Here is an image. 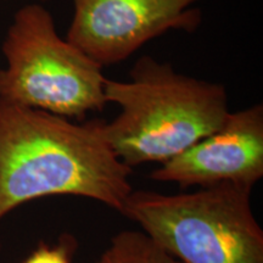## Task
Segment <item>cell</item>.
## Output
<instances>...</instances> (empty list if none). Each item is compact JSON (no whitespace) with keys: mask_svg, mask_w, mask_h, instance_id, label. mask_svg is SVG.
<instances>
[{"mask_svg":"<svg viewBox=\"0 0 263 263\" xmlns=\"http://www.w3.org/2000/svg\"><path fill=\"white\" fill-rule=\"evenodd\" d=\"M76 241L72 236L62 235L58 245L49 246L41 242L22 263H72Z\"/></svg>","mask_w":263,"mask_h":263,"instance_id":"8","label":"cell"},{"mask_svg":"<svg viewBox=\"0 0 263 263\" xmlns=\"http://www.w3.org/2000/svg\"><path fill=\"white\" fill-rule=\"evenodd\" d=\"M202 0H72L68 42L101 67L132 54L170 31L194 32L202 21Z\"/></svg>","mask_w":263,"mask_h":263,"instance_id":"5","label":"cell"},{"mask_svg":"<svg viewBox=\"0 0 263 263\" xmlns=\"http://www.w3.org/2000/svg\"><path fill=\"white\" fill-rule=\"evenodd\" d=\"M251 192L234 184L179 194L133 190L121 215L183 263H263Z\"/></svg>","mask_w":263,"mask_h":263,"instance_id":"3","label":"cell"},{"mask_svg":"<svg viewBox=\"0 0 263 263\" xmlns=\"http://www.w3.org/2000/svg\"><path fill=\"white\" fill-rule=\"evenodd\" d=\"M263 177V105L230 112L218 129L150 173L182 188L234 184L254 188Z\"/></svg>","mask_w":263,"mask_h":263,"instance_id":"6","label":"cell"},{"mask_svg":"<svg viewBox=\"0 0 263 263\" xmlns=\"http://www.w3.org/2000/svg\"><path fill=\"white\" fill-rule=\"evenodd\" d=\"M94 263H183L143 230H123Z\"/></svg>","mask_w":263,"mask_h":263,"instance_id":"7","label":"cell"},{"mask_svg":"<svg viewBox=\"0 0 263 263\" xmlns=\"http://www.w3.org/2000/svg\"><path fill=\"white\" fill-rule=\"evenodd\" d=\"M130 174L100 121L74 123L0 99V221L22 203L57 195L87 197L122 213L133 192Z\"/></svg>","mask_w":263,"mask_h":263,"instance_id":"1","label":"cell"},{"mask_svg":"<svg viewBox=\"0 0 263 263\" xmlns=\"http://www.w3.org/2000/svg\"><path fill=\"white\" fill-rule=\"evenodd\" d=\"M2 51V100L80 121L107 105L103 67L61 38L43 5L33 3L16 11Z\"/></svg>","mask_w":263,"mask_h":263,"instance_id":"4","label":"cell"},{"mask_svg":"<svg viewBox=\"0 0 263 263\" xmlns=\"http://www.w3.org/2000/svg\"><path fill=\"white\" fill-rule=\"evenodd\" d=\"M130 81L105 82L107 104L120 107L103 136L129 166L163 163L218 129L230 114L226 87L178 73L168 62L138 59Z\"/></svg>","mask_w":263,"mask_h":263,"instance_id":"2","label":"cell"}]
</instances>
